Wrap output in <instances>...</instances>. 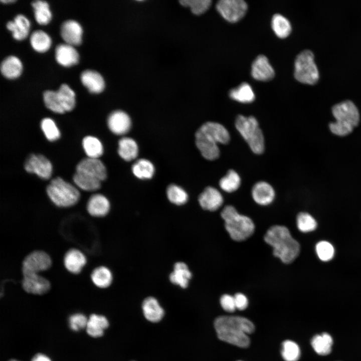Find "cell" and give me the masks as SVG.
Masks as SVG:
<instances>
[{
  "label": "cell",
  "mask_w": 361,
  "mask_h": 361,
  "mask_svg": "<svg viewBox=\"0 0 361 361\" xmlns=\"http://www.w3.org/2000/svg\"><path fill=\"white\" fill-rule=\"evenodd\" d=\"M214 326L218 338L240 348L250 344L249 334L255 330L254 324L248 318L237 315H221L214 320Z\"/></svg>",
  "instance_id": "1"
},
{
  "label": "cell",
  "mask_w": 361,
  "mask_h": 361,
  "mask_svg": "<svg viewBox=\"0 0 361 361\" xmlns=\"http://www.w3.org/2000/svg\"><path fill=\"white\" fill-rule=\"evenodd\" d=\"M264 240L273 248L274 255L284 263L292 262L299 254V243L284 226L275 225L270 227L264 236Z\"/></svg>",
  "instance_id": "2"
},
{
  "label": "cell",
  "mask_w": 361,
  "mask_h": 361,
  "mask_svg": "<svg viewBox=\"0 0 361 361\" xmlns=\"http://www.w3.org/2000/svg\"><path fill=\"white\" fill-rule=\"evenodd\" d=\"M332 113L335 119L329 123L331 132L339 136L350 134L359 122V113L355 105L350 100H346L335 104Z\"/></svg>",
  "instance_id": "3"
},
{
  "label": "cell",
  "mask_w": 361,
  "mask_h": 361,
  "mask_svg": "<svg viewBox=\"0 0 361 361\" xmlns=\"http://www.w3.org/2000/svg\"><path fill=\"white\" fill-rule=\"evenodd\" d=\"M221 215L227 231L234 241L245 240L253 234L255 225L253 221L249 217L240 214L233 206H226Z\"/></svg>",
  "instance_id": "4"
},
{
  "label": "cell",
  "mask_w": 361,
  "mask_h": 361,
  "mask_svg": "<svg viewBox=\"0 0 361 361\" xmlns=\"http://www.w3.org/2000/svg\"><path fill=\"white\" fill-rule=\"evenodd\" d=\"M235 125L251 150L255 154H262L265 149L264 138L256 118L239 115L236 117Z\"/></svg>",
  "instance_id": "5"
},
{
  "label": "cell",
  "mask_w": 361,
  "mask_h": 361,
  "mask_svg": "<svg viewBox=\"0 0 361 361\" xmlns=\"http://www.w3.org/2000/svg\"><path fill=\"white\" fill-rule=\"evenodd\" d=\"M46 192L51 201L59 207L74 206L80 197L78 189L60 177L51 180Z\"/></svg>",
  "instance_id": "6"
},
{
  "label": "cell",
  "mask_w": 361,
  "mask_h": 361,
  "mask_svg": "<svg viewBox=\"0 0 361 361\" xmlns=\"http://www.w3.org/2000/svg\"><path fill=\"white\" fill-rule=\"evenodd\" d=\"M75 96L74 91L66 84H62L57 91L46 90L43 92L46 107L60 114L71 111L74 108Z\"/></svg>",
  "instance_id": "7"
},
{
  "label": "cell",
  "mask_w": 361,
  "mask_h": 361,
  "mask_svg": "<svg viewBox=\"0 0 361 361\" xmlns=\"http://www.w3.org/2000/svg\"><path fill=\"white\" fill-rule=\"evenodd\" d=\"M294 75L297 81L303 83L313 84L317 81L319 72L311 51L304 50L296 56Z\"/></svg>",
  "instance_id": "8"
},
{
  "label": "cell",
  "mask_w": 361,
  "mask_h": 361,
  "mask_svg": "<svg viewBox=\"0 0 361 361\" xmlns=\"http://www.w3.org/2000/svg\"><path fill=\"white\" fill-rule=\"evenodd\" d=\"M247 5L243 0H220L216 4V9L222 17L231 23L240 20L245 15Z\"/></svg>",
  "instance_id": "9"
},
{
  "label": "cell",
  "mask_w": 361,
  "mask_h": 361,
  "mask_svg": "<svg viewBox=\"0 0 361 361\" xmlns=\"http://www.w3.org/2000/svg\"><path fill=\"white\" fill-rule=\"evenodd\" d=\"M52 265L50 257L46 252L35 251L27 255L22 263L23 274L39 273L49 269Z\"/></svg>",
  "instance_id": "10"
},
{
  "label": "cell",
  "mask_w": 361,
  "mask_h": 361,
  "mask_svg": "<svg viewBox=\"0 0 361 361\" xmlns=\"http://www.w3.org/2000/svg\"><path fill=\"white\" fill-rule=\"evenodd\" d=\"M24 168L28 172L35 173L43 179H49L53 171L51 161L42 154H31L25 162Z\"/></svg>",
  "instance_id": "11"
},
{
  "label": "cell",
  "mask_w": 361,
  "mask_h": 361,
  "mask_svg": "<svg viewBox=\"0 0 361 361\" xmlns=\"http://www.w3.org/2000/svg\"><path fill=\"white\" fill-rule=\"evenodd\" d=\"M76 172L101 182L107 177L106 168L99 158L87 157L82 159L76 165Z\"/></svg>",
  "instance_id": "12"
},
{
  "label": "cell",
  "mask_w": 361,
  "mask_h": 361,
  "mask_svg": "<svg viewBox=\"0 0 361 361\" xmlns=\"http://www.w3.org/2000/svg\"><path fill=\"white\" fill-rule=\"evenodd\" d=\"M23 274L22 286L26 292L33 294L42 295L49 290L50 283L44 277L38 273Z\"/></svg>",
  "instance_id": "13"
},
{
  "label": "cell",
  "mask_w": 361,
  "mask_h": 361,
  "mask_svg": "<svg viewBox=\"0 0 361 361\" xmlns=\"http://www.w3.org/2000/svg\"><path fill=\"white\" fill-rule=\"evenodd\" d=\"M107 125L113 133L122 135L126 134L130 129L131 120L126 112L116 110L109 114L107 119Z\"/></svg>",
  "instance_id": "14"
},
{
  "label": "cell",
  "mask_w": 361,
  "mask_h": 361,
  "mask_svg": "<svg viewBox=\"0 0 361 361\" xmlns=\"http://www.w3.org/2000/svg\"><path fill=\"white\" fill-rule=\"evenodd\" d=\"M198 201L203 209L215 211L222 206L224 199L222 194L217 189L213 187H208L200 195Z\"/></svg>",
  "instance_id": "15"
},
{
  "label": "cell",
  "mask_w": 361,
  "mask_h": 361,
  "mask_svg": "<svg viewBox=\"0 0 361 361\" xmlns=\"http://www.w3.org/2000/svg\"><path fill=\"white\" fill-rule=\"evenodd\" d=\"M251 73L252 77L261 81H269L275 75L274 69L268 59L262 55L258 56L252 63Z\"/></svg>",
  "instance_id": "16"
},
{
  "label": "cell",
  "mask_w": 361,
  "mask_h": 361,
  "mask_svg": "<svg viewBox=\"0 0 361 361\" xmlns=\"http://www.w3.org/2000/svg\"><path fill=\"white\" fill-rule=\"evenodd\" d=\"M82 29L81 25L74 20L64 21L61 26L60 34L63 39L71 45H78L81 42Z\"/></svg>",
  "instance_id": "17"
},
{
  "label": "cell",
  "mask_w": 361,
  "mask_h": 361,
  "mask_svg": "<svg viewBox=\"0 0 361 361\" xmlns=\"http://www.w3.org/2000/svg\"><path fill=\"white\" fill-rule=\"evenodd\" d=\"M251 194L254 201L257 204L262 206L270 204L275 196L273 188L264 181L256 183L252 188Z\"/></svg>",
  "instance_id": "18"
},
{
  "label": "cell",
  "mask_w": 361,
  "mask_h": 361,
  "mask_svg": "<svg viewBox=\"0 0 361 361\" xmlns=\"http://www.w3.org/2000/svg\"><path fill=\"white\" fill-rule=\"evenodd\" d=\"M110 204L108 199L104 195L96 194L92 195L87 204L89 214L95 217H102L109 212Z\"/></svg>",
  "instance_id": "19"
},
{
  "label": "cell",
  "mask_w": 361,
  "mask_h": 361,
  "mask_svg": "<svg viewBox=\"0 0 361 361\" xmlns=\"http://www.w3.org/2000/svg\"><path fill=\"white\" fill-rule=\"evenodd\" d=\"M195 138L196 145L205 158L213 160L219 157L220 151L217 143L197 132Z\"/></svg>",
  "instance_id": "20"
},
{
  "label": "cell",
  "mask_w": 361,
  "mask_h": 361,
  "mask_svg": "<svg viewBox=\"0 0 361 361\" xmlns=\"http://www.w3.org/2000/svg\"><path fill=\"white\" fill-rule=\"evenodd\" d=\"M87 259L84 254L76 249H71L65 254L64 264L66 269L73 274L79 273L85 265Z\"/></svg>",
  "instance_id": "21"
},
{
  "label": "cell",
  "mask_w": 361,
  "mask_h": 361,
  "mask_svg": "<svg viewBox=\"0 0 361 361\" xmlns=\"http://www.w3.org/2000/svg\"><path fill=\"white\" fill-rule=\"evenodd\" d=\"M55 58L59 64L67 67L78 62L79 55L72 45L67 43L60 44L55 49Z\"/></svg>",
  "instance_id": "22"
},
{
  "label": "cell",
  "mask_w": 361,
  "mask_h": 361,
  "mask_svg": "<svg viewBox=\"0 0 361 361\" xmlns=\"http://www.w3.org/2000/svg\"><path fill=\"white\" fill-rule=\"evenodd\" d=\"M199 129L212 136L218 143L225 144L230 141V135L229 131L225 126L218 122H207L203 124Z\"/></svg>",
  "instance_id": "23"
},
{
  "label": "cell",
  "mask_w": 361,
  "mask_h": 361,
  "mask_svg": "<svg viewBox=\"0 0 361 361\" xmlns=\"http://www.w3.org/2000/svg\"><path fill=\"white\" fill-rule=\"evenodd\" d=\"M82 83L91 93L102 92L105 86L104 79L98 72L92 70L83 71L80 75Z\"/></svg>",
  "instance_id": "24"
},
{
  "label": "cell",
  "mask_w": 361,
  "mask_h": 361,
  "mask_svg": "<svg viewBox=\"0 0 361 361\" xmlns=\"http://www.w3.org/2000/svg\"><path fill=\"white\" fill-rule=\"evenodd\" d=\"M142 308L145 317L152 322L159 321L164 315V310L156 298L148 297L143 301Z\"/></svg>",
  "instance_id": "25"
},
{
  "label": "cell",
  "mask_w": 361,
  "mask_h": 361,
  "mask_svg": "<svg viewBox=\"0 0 361 361\" xmlns=\"http://www.w3.org/2000/svg\"><path fill=\"white\" fill-rule=\"evenodd\" d=\"M30 24L29 21L25 16L19 14L15 16L14 21H9L6 27L12 32L13 37L15 39L21 40L28 35Z\"/></svg>",
  "instance_id": "26"
},
{
  "label": "cell",
  "mask_w": 361,
  "mask_h": 361,
  "mask_svg": "<svg viewBox=\"0 0 361 361\" xmlns=\"http://www.w3.org/2000/svg\"><path fill=\"white\" fill-rule=\"evenodd\" d=\"M191 277V272L187 264L178 262L174 264L173 270L169 275V280L172 283L186 288L188 287Z\"/></svg>",
  "instance_id": "27"
},
{
  "label": "cell",
  "mask_w": 361,
  "mask_h": 361,
  "mask_svg": "<svg viewBox=\"0 0 361 361\" xmlns=\"http://www.w3.org/2000/svg\"><path fill=\"white\" fill-rule=\"evenodd\" d=\"M118 144V153L123 160L130 161L137 157L138 147L133 138L123 137L119 139Z\"/></svg>",
  "instance_id": "28"
},
{
  "label": "cell",
  "mask_w": 361,
  "mask_h": 361,
  "mask_svg": "<svg viewBox=\"0 0 361 361\" xmlns=\"http://www.w3.org/2000/svg\"><path fill=\"white\" fill-rule=\"evenodd\" d=\"M311 345L315 352L320 355H327L332 350L333 339L327 332L314 335L310 341Z\"/></svg>",
  "instance_id": "29"
},
{
  "label": "cell",
  "mask_w": 361,
  "mask_h": 361,
  "mask_svg": "<svg viewBox=\"0 0 361 361\" xmlns=\"http://www.w3.org/2000/svg\"><path fill=\"white\" fill-rule=\"evenodd\" d=\"M109 325L107 318L101 315L91 314L88 319L86 327L87 333L93 337L101 336Z\"/></svg>",
  "instance_id": "30"
},
{
  "label": "cell",
  "mask_w": 361,
  "mask_h": 361,
  "mask_svg": "<svg viewBox=\"0 0 361 361\" xmlns=\"http://www.w3.org/2000/svg\"><path fill=\"white\" fill-rule=\"evenodd\" d=\"M0 69L4 76L9 79H14L21 74L22 70V63L17 57L9 56L3 60Z\"/></svg>",
  "instance_id": "31"
},
{
  "label": "cell",
  "mask_w": 361,
  "mask_h": 361,
  "mask_svg": "<svg viewBox=\"0 0 361 361\" xmlns=\"http://www.w3.org/2000/svg\"><path fill=\"white\" fill-rule=\"evenodd\" d=\"M230 97L242 103L252 102L255 99L254 92L249 84L244 82L229 92Z\"/></svg>",
  "instance_id": "32"
},
{
  "label": "cell",
  "mask_w": 361,
  "mask_h": 361,
  "mask_svg": "<svg viewBox=\"0 0 361 361\" xmlns=\"http://www.w3.org/2000/svg\"><path fill=\"white\" fill-rule=\"evenodd\" d=\"M131 169L134 176L141 179L151 178L155 172L153 163L145 158L137 160L132 165Z\"/></svg>",
  "instance_id": "33"
},
{
  "label": "cell",
  "mask_w": 361,
  "mask_h": 361,
  "mask_svg": "<svg viewBox=\"0 0 361 361\" xmlns=\"http://www.w3.org/2000/svg\"><path fill=\"white\" fill-rule=\"evenodd\" d=\"M91 278L95 285L101 288L109 286L113 280L111 271L105 266H99L95 268L91 273Z\"/></svg>",
  "instance_id": "34"
},
{
  "label": "cell",
  "mask_w": 361,
  "mask_h": 361,
  "mask_svg": "<svg viewBox=\"0 0 361 361\" xmlns=\"http://www.w3.org/2000/svg\"><path fill=\"white\" fill-rule=\"evenodd\" d=\"M84 150L89 158H99L103 153V146L101 141L93 136H86L82 140Z\"/></svg>",
  "instance_id": "35"
},
{
  "label": "cell",
  "mask_w": 361,
  "mask_h": 361,
  "mask_svg": "<svg viewBox=\"0 0 361 361\" xmlns=\"http://www.w3.org/2000/svg\"><path fill=\"white\" fill-rule=\"evenodd\" d=\"M280 354L284 361H298L301 356V350L295 341L286 339L281 343Z\"/></svg>",
  "instance_id": "36"
},
{
  "label": "cell",
  "mask_w": 361,
  "mask_h": 361,
  "mask_svg": "<svg viewBox=\"0 0 361 361\" xmlns=\"http://www.w3.org/2000/svg\"><path fill=\"white\" fill-rule=\"evenodd\" d=\"M271 26L275 35L281 39L288 36L291 31V26L288 20L278 14L272 17Z\"/></svg>",
  "instance_id": "37"
},
{
  "label": "cell",
  "mask_w": 361,
  "mask_h": 361,
  "mask_svg": "<svg viewBox=\"0 0 361 361\" xmlns=\"http://www.w3.org/2000/svg\"><path fill=\"white\" fill-rule=\"evenodd\" d=\"M30 42L33 48L39 52L46 51L51 44L49 36L45 32L40 30L32 32Z\"/></svg>",
  "instance_id": "38"
},
{
  "label": "cell",
  "mask_w": 361,
  "mask_h": 361,
  "mask_svg": "<svg viewBox=\"0 0 361 361\" xmlns=\"http://www.w3.org/2000/svg\"><path fill=\"white\" fill-rule=\"evenodd\" d=\"M241 183V178L238 173L233 169H230L220 180L219 186L224 191L232 193L239 188Z\"/></svg>",
  "instance_id": "39"
},
{
  "label": "cell",
  "mask_w": 361,
  "mask_h": 361,
  "mask_svg": "<svg viewBox=\"0 0 361 361\" xmlns=\"http://www.w3.org/2000/svg\"><path fill=\"white\" fill-rule=\"evenodd\" d=\"M34 8V16L39 24H46L51 20L52 14L46 1L36 0L32 2Z\"/></svg>",
  "instance_id": "40"
},
{
  "label": "cell",
  "mask_w": 361,
  "mask_h": 361,
  "mask_svg": "<svg viewBox=\"0 0 361 361\" xmlns=\"http://www.w3.org/2000/svg\"><path fill=\"white\" fill-rule=\"evenodd\" d=\"M73 180L78 188L85 191H97L100 188L101 185V182L99 180L76 172L73 176Z\"/></svg>",
  "instance_id": "41"
},
{
  "label": "cell",
  "mask_w": 361,
  "mask_h": 361,
  "mask_svg": "<svg viewBox=\"0 0 361 361\" xmlns=\"http://www.w3.org/2000/svg\"><path fill=\"white\" fill-rule=\"evenodd\" d=\"M166 196L171 203L178 206L186 204L189 198L186 191L175 184H171L168 186L166 189Z\"/></svg>",
  "instance_id": "42"
},
{
  "label": "cell",
  "mask_w": 361,
  "mask_h": 361,
  "mask_svg": "<svg viewBox=\"0 0 361 361\" xmlns=\"http://www.w3.org/2000/svg\"><path fill=\"white\" fill-rule=\"evenodd\" d=\"M296 224L298 230L303 233L313 231L317 226L315 219L306 212H300L297 215Z\"/></svg>",
  "instance_id": "43"
},
{
  "label": "cell",
  "mask_w": 361,
  "mask_h": 361,
  "mask_svg": "<svg viewBox=\"0 0 361 361\" xmlns=\"http://www.w3.org/2000/svg\"><path fill=\"white\" fill-rule=\"evenodd\" d=\"M41 127L46 137L51 141L57 140L60 137V132L54 120L45 118L41 122Z\"/></svg>",
  "instance_id": "44"
},
{
  "label": "cell",
  "mask_w": 361,
  "mask_h": 361,
  "mask_svg": "<svg viewBox=\"0 0 361 361\" xmlns=\"http://www.w3.org/2000/svg\"><path fill=\"white\" fill-rule=\"evenodd\" d=\"M179 3L183 6L190 8L194 14L199 15L209 9L212 2L210 0H183Z\"/></svg>",
  "instance_id": "45"
},
{
  "label": "cell",
  "mask_w": 361,
  "mask_h": 361,
  "mask_svg": "<svg viewBox=\"0 0 361 361\" xmlns=\"http://www.w3.org/2000/svg\"><path fill=\"white\" fill-rule=\"evenodd\" d=\"M315 251L319 259L324 262L331 260L334 255L333 246L326 241L318 242L315 246Z\"/></svg>",
  "instance_id": "46"
},
{
  "label": "cell",
  "mask_w": 361,
  "mask_h": 361,
  "mask_svg": "<svg viewBox=\"0 0 361 361\" xmlns=\"http://www.w3.org/2000/svg\"><path fill=\"white\" fill-rule=\"evenodd\" d=\"M87 317L83 314L76 313L69 318V325L71 328L75 331L86 328L88 322Z\"/></svg>",
  "instance_id": "47"
},
{
  "label": "cell",
  "mask_w": 361,
  "mask_h": 361,
  "mask_svg": "<svg viewBox=\"0 0 361 361\" xmlns=\"http://www.w3.org/2000/svg\"><path fill=\"white\" fill-rule=\"evenodd\" d=\"M220 303L223 309L227 312H233L237 309L234 296L224 294L220 297Z\"/></svg>",
  "instance_id": "48"
},
{
  "label": "cell",
  "mask_w": 361,
  "mask_h": 361,
  "mask_svg": "<svg viewBox=\"0 0 361 361\" xmlns=\"http://www.w3.org/2000/svg\"><path fill=\"white\" fill-rule=\"evenodd\" d=\"M234 297L237 309L244 310L247 308L249 301L245 295L242 293H237Z\"/></svg>",
  "instance_id": "49"
},
{
  "label": "cell",
  "mask_w": 361,
  "mask_h": 361,
  "mask_svg": "<svg viewBox=\"0 0 361 361\" xmlns=\"http://www.w3.org/2000/svg\"><path fill=\"white\" fill-rule=\"evenodd\" d=\"M32 361H51L46 355L39 353L34 356Z\"/></svg>",
  "instance_id": "50"
},
{
  "label": "cell",
  "mask_w": 361,
  "mask_h": 361,
  "mask_svg": "<svg viewBox=\"0 0 361 361\" xmlns=\"http://www.w3.org/2000/svg\"><path fill=\"white\" fill-rule=\"evenodd\" d=\"M15 0H1V2L5 3H12L15 2Z\"/></svg>",
  "instance_id": "51"
},
{
  "label": "cell",
  "mask_w": 361,
  "mask_h": 361,
  "mask_svg": "<svg viewBox=\"0 0 361 361\" xmlns=\"http://www.w3.org/2000/svg\"><path fill=\"white\" fill-rule=\"evenodd\" d=\"M10 361H19V360H16V359H11Z\"/></svg>",
  "instance_id": "52"
},
{
  "label": "cell",
  "mask_w": 361,
  "mask_h": 361,
  "mask_svg": "<svg viewBox=\"0 0 361 361\" xmlns=\"http://www.w3.org/2000/svg\"><path fill=\"white\" fill-rule=\"evenodd\" d=\"M236 361H243V360H236Z\"/></svg>",
  "instance_id": "53"
}]
</instances>
